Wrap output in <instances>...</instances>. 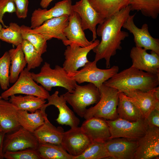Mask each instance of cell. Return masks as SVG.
I'll return each mask as SVG.
<instances>
[{
    "instance_id": "46",
    "label": "cell",
    "mask_w": 159,
    "mask_h": 159,
    "mask_svg": "<svg viewBox=\"0 0 159 159\" xmlns=\"http://www.w3.org/2000/svg\"><path fill=\"white\" fill-rule=\"evenodd\" d=\"M0 47H1V42H0Z\"/></svg>"
},
{
    "instance_id": "32",
    "label": "cell",
    "mask_w": 159,
    "mask_h": 159,
    "mask_svg": "<svg viewBox=\"0 0 159 159\" xmlns=\"http://www.w3.org/2000/svg\"><path fill=\"white\" fill-rule=\"evenodd\" d=\"M21 44L27 65V69L30 71L39 67L43 61L42 55L28 41L23 39Z\"/></svg>"
},
{
    "instance_id": "19",
    "label": "cell",
    "mask_w": 159,
    "mask_h": 159,
    "mask_svg": "<svg viewBox=\"0 0 159 159\" xmlns=\"http://www.w3.org/2000/svg\"><path fill=\"white\" fill-rule=\"evenodd\" d=\"M71 0H63L55 4L49 10L39 8L32 14L31 26L34 29L41 25L45 21L64 15H69L72 11Z\"/></svg>"
},
{
    "instance_id": "20",
    "label": "cell",
    "mask_w": 159,
    "mask_h": 159,
    "mask_svg": "<svg viewBox=\"0 0 159 159\" xmlns=\"http://www.w3.org/2000/svg\"><path fill=\"white\" fill-rule=\"evenodd\" d=\"M69 17V15L65 14L48 19L35 28L32 29L30 27L29 31L44 35L48 40L55 38L62 42L67 40L64 30L68 25Z\"/></svg>"
},
{
    "instance_id": "30",
    "label": "cell",
    "mask_w": 159,
    "mask_h": 159,
    "mask_svg": "<svg viewBox=\"0 0 159 159\" xmlns=\"http://www.w3.org/2000/svg\"><path fill=\"white\" fill-rule=\"evenodd\" d=\"M131 11H140L142 14L153 19L159 14V0H129Z\"/></svg>"
},
{
    "instance_id": "24",
    "label": "cell",
    "mask_w": 159,
    "mask_h": 159,
    "mask_svg": "<svg viewBox=\"0 0 159 159\" xmlns=\"http://www.w3.org/2000/svg\"><path fill=\"white\" fill-rule=\"evenodd\" d=\"M64 132L62 127H56L47 118L44 123L33 133L39 144L49 143L61 144Z\"/></svg>"
},
{
    "instance_id": "21",
    "label": "cell",
    "mask_w": 159,
    "mask_h": 159,
    "mask_svg": "<svg viewBox=\"0 0 159 159\" xmlns=\"http://www.w3.org/2000/svg\"><path fill=\"white\" fill-rule=\"evenodd\" d=\"M84 31L80 17L76 12L72 10L69 15L68 25L64 30L67 40L63 41V44L66 46L74 44L82 47L91 45L93 42L88 40Z\"/></svg>"
},
{
    "instance_id": "9",
    "label": "cell",
    "mask_w": 159,
    "mask_h": 159,
    "mask_svg": "<svg viewBox=\"0 0 159 159\" xmlns=\"http://www.w3.org/2000/svg\"><path fill=\"white\" fill-rule=\"evenodd\" d=\"M135 14L130 15L122 27L132 34L135 46L150 50L159 54V39L151 35L147 24H143L141 28L136 25L134 21Z\"/></svg>"
},
{
    "instance_id": "31",
    "label": "cell",
    "mask_w": 159,
    "mask_h": 159,
    "mask_svg": "<svg viewBox=\"0 0 159 159\" xmlns=\"http://www.w3.org/2000/svg\"><path fill=\"white\" fill-rule=\"evenodd\" d=\"M29 27L24 25L20 26L23 39L30 43L42 55L47 51L48 39L41 34L30 32L29 31Z\"/></svg>"
},
{
    "instance_id": "15",
    "label": "cell",
    "mask_w": 159,
    "mask_h": 159,
    "mask_svg": "<svg viewBox=\"0 0 159 159\" xmlns=\"http://www.w3.org/2000/svg\"><path fill=\"white\" fill-rule=\"evenodd\" d=\"M92 143L81 127H78L64 132L61 145L74 159L81 154Z\"/></svg>"
},
{
    "instance_id": "42",
    "label": "cell",
    "mask_w": 159,
    "mask_h": 159,
    "mask_svg": "<svg viewBox=\"0 0 159 159\" xmlns=\"http://www.w3.org/2000/svg\"><path fill=\"white\" fill-rule=\"evenodd\" d=\"M5 134L6 133L2 131H0V159L4 158L3 147Z\"/></svg>"
},
{
    "instance_id": "28",
    "label": "cell",
    "mask_w": 159,
    "mask_h": 159,
    "mask_svg": "<svg viewBox=\"0 0 159 159\" xmlns=\"http://www.w3.org/2000/svg\"><path fill=\"white\" fill-rule=\"evenodd\" d=\"M9 101L18 110H25L31 113L40 109L46 102L43 98L30 95L24 96L13 95L10 97Z\"/></svg>"
},
{
    "instance_id": "8",
    "label": "cell",
    "mask_w": 159,
    "mask_h": 159,
    "mask_svg": "<svg viewBox=\"0 0 159 159\" xmlns=\"http://www.w3.org/2000/svg\"><path fill=\"white\" fill-rule=\"evenodd\" d=\"M106 121L110 133V139L122 138L138 140L144 135L148 127L144 119L133 122L119 118Z\"/></svg>"
},
{
    "instance_id": "38",
    "label": "cell",
    "mask_w": 159,
    "mask_h": 159,
    "mask_svg": "<svg viewBox=\"0 0 159 159\" xmlns=\"http://www.w3.org/2000/svg\"><path fill=\"white\" fill-rule=\"evenodd\" d=\"M16 8L13 0H0V23L3 28L8 27L4 24L3 18L6 13L16 12Z\"/></svg>"
},
{
    "instance_id": "27",
    "label": "cell",
    "mask_w": 159,
    "mask_h": 159,
    "mask_svg": "<svg viewBox=\"0 0 159 159\" xmlns=\"http://www.w3.org/2000/svg\"><path fill=\"white\" fill-rule=\"evenodd\" d=\"M16 47L8 51L11 60L9 74L11 83L16 82L26 65L21 44Z\"/></svg>"
},
{
    "instance_id": "37",
    "label": "cell",
    "mask_w": 159,
    "mask_h": 159,
    "mask_svg": "<svg viewBox=\"0 0 159 159\" xmlns=\"http://www.w3.org/2000/svg\"><path fill=\"white\" fill-rule=\"evenodd\" d=\"M88 1L94 9L104 19L110 16V0Z\"/></svg>"
},
{
    "instance_id": "6",
    "label": "cell",
    "mask_w": 159,
    "mask_h": 159,
    "mask_svg": "<svg viewBox=\"0 0 159 159\" xmlns=\"http://www.w3.org/2000/svg\"><path fill=\"white\" fill-rule=\"evenodd\" d=\"M97 62L89 61L80 70L69 75L77 83L88 82L99 88L104 82L118 72V66L114 65L107 69L98 68Z\"/></svg>"
},
{
    "instance_id": "17",
    "label": "cell",
    "mask_w": 159,
    "mask_h": 159,
    "mask_svg": "<svg viewBox=\"0 0 159 159\" xmlns=\"http://www.w3.org/2000/svg\"><path fill=\"white\" fill-rule=\"evenodd\" d=\"M141 47H134L130 52L132 66L141 71L154 74L159 75V54Z\"/></svg>"
},
{
    "instance_id": "23",
    "label": "cell",
    "mask_w": 159,
    "mask_h": 159,
    "mask_svg": "<svg viewBox=\"0 0 159 159\" xmlns=\"http://www.w3.org/2000/svg\"><path fill=\"white\" fill-rule=\"evenodd\" d=\"M16 108L8 100L0 96V127L6 134L20 127L17 120Z\"/></svg>"
},
{
    "instance_id": "35",
    "label": "cell",
    "mask_w": 159,
    "mask_h": 159,
    "mask_svg": "<svg viewBox=\"0 0 159 159\" xmlns=\"http://www.w3.org/2000/svg\"><path fill=\"white\" fill-rule=\"evenodd\" d=\"M11 60L8 51L0 57V86L4 90L9 86L10 67Z\"/></svg>"
},
{
    "instance_id": "41",
    "label": "cell",
    "mask_w": 159,
    "mask_h": 159,
    "mask_svg": "<svg viewBox=\"0 0 159 159\" xmlns=\"http://www.w3.org/2000/svg\"><path fill=\"white\" fill-rule=\"evenodd\" d=\"M146 120L148 126L159 127V109L154 108L150 112Z\"/></svg>"
},
{
    "instance_id": "1",
    "label": "cell",
    "mask_w": 159,
    "mask_h": 159,
    "mask_svg": "<svg viewBox=\"0 0 159 159\" xmlns=\"http://www.w3.org/2000/svg\"><path fill=\"white\" fill-rule=\"evenodd\" d=\"M131 11L128 5L105 19L96 29L97 35L101 40L92 50L95 54L94 60L97 62L104 59L107 68L110 67L111 57L116 54L117 50L121 49L122 41L129 36L128 32L122 31L121 28Z\"/></svg>"
},
{
    "instance_id": "14",
    "label": "cell",
    "mask_w": 159,
    "mask_h": 159,
    "mask_svg": "<svg viewBox=\"0 0 159 159\" xmlns=\"http://www.w3.org/2000/svg\"><path fill=\"white\" fill-rule=\"evenodd\" d=\"M123 93L139 109L145 119L159 102L158 86L146 91L131 90Z\"/></svg>"
},
{
    "instance_id": "4",
    "label": "cell",
    "mask_w": 159,
    "mask_h": 159,
    "mask_svg": "<svg viewBox=\"0 0 159 159\" xmlns=\"http://www.w3.org/2000/svg\"><path fill=\"white\" fill-rule=\"evenodd\" d=\"M99 101L93 107L87 109L83 116L85 120L92 117L113 120L118 118L117 109L119 92L116 89L104 84L99 88Z\"/></svg>"
},
{
    "instance_id": "7",
    "label": "cell",
    "mask_w": 159,
    "mask_h": 159,
    "mask_svg": "<svg viewBox=\"0 0 159 159\" xmlns=\"http://www.w3.org/2000/svg\"><path fill=\"white\" fill-rule=\"evenodd\" d=\"M17 94L33 95L45 99L50 95L48 91L34 80L31 72L26 68L21 72L14 85L5 90L0 96L2 98L8 100L10 96Z\"/></svg>"
},
{
    "instance_id": "40",
    "label": "cell",
    "mask_w": 159,
    "mask_h": 159,
    "mask_svg": "<svg viewBox=\"0 0 159 159\" xmlns=\"http://www.w3.org/2000/svg\"><path fill=\"white\" fill-rule=\"evenodd\" d=\"M129 5V0H110V16Z\"/></svg>"
},
{
    "instance_id": "22",
    "label": "cell",
    "mask_w": 159,
    "mask_h": 159,
    "mask_svg": "<svg viewBox=\"0 0 159 159\" xmlns=\"http://www.w3.org/2000/svg\"><path fill=\"white\" fill-rule=\"evenodd\" d=\"M80 127L92 143H105L110 139L109 127L105 119L91 117L85 120Z\"/></svg>"
},
{
    "instance_id": "25",
    "label": "cell",
    "mask_w": 159,
    "mask_h": 159,
    "mask_svg": "<svg viewBox=\"0 0 159 159\" xmlns=\"http://www.w3.org/2000/svg\"><path fill=\"white\" fill-rule=\"evenodd\" d=\"M17 115L20 126L32 133L43 125L45 120L47 118V114L40 109L30 113L26 111L18 110Z\"/></svg>"
},
{
    "instance_id": "5",
    "label": "cell",
    "mask_w": 159,
    "mask_h": 159,
    "mask_svg": "<svg viewBox=\"0 0 159 159\" xmlns=\"http://www.w3.org/2000/svg\"><path fill=\"white\" fill-rule=\"evenodd\" d=\"M63 95L67 102L82 118L83 117L87 107L96 104L100 98L99 88L90 83L84 85L77 84L71 92H67Z\"/></svg>"
},
{
    "instance_id": "10",
    "label": "cell",
    "mask_w": 159,
    "mask_h": 159,
    "mask_svg": "<svg viewBox=\"0 0 159 159\" xmlns=\"http://www.w3.org/2000/svg\"><path fill=\"white\" fill-rule=\"evenodd\" d=\"M100 42L99 40L96 39L92 44L85 47L74 44L67 46L64 53L65 60L63 67L69 75L75 72L89 62L87 58L88 53L97 46Z\"/></svg>"
},
{
    "instance_id": "34",
    "label": "cell",
    "mask_w": 159,
    "mask_h": 159,
    "mask_svg": "<svg viewBox=\"0 0 159 159\" xmlns=\"http://www.w3.org/2000/svg\"><path fill=\"white\" fill-rule=\"evenodd\" d=\"M108 157L105 143L94 142L92 143L81 154L74 159H100Z\"/></svg>"
},
{
    "instance_id": "44",
    "label": "cell",
    "mask_w": 159,
    "mask_h": 159,
    "mask_svg": "<svg viewBox=\"0 0 159 159\" xmlns=\"http://www.w3.org/2000/svg\"><path fill=\"white\" fill-rule=\"evenodd\" d=\"M2 25H1V23H0V32L1 29L2 28Z\"/></svg>"
},
{
    "instance_id": "39",
    "label": "cell",
    "mask_w": 159,
    "mask_h": 159,
    "mask_svg": "<svg viewBox=\"0 0 159 159\" xmlns=\"http://www.w3.org/2000/svg\"><path fill=\"white\" fill-rule=\"evenodd\" d=\"M16 8V14L19 19H25L27 16L28 0H13Z\"/></svg>"
},
{
    "instance_id": "12",
    "label": "cell",
    "mask_w": 159,
    "mask_h": 159,
    "mask_svg": "<svg viewBox=\"0 0 159 159\" xmlns=\"http://www.w3.org/2000/svg\"><path fill=\"white\" fill-rule=\"evenodd\" d=\"M7 135L4 141V153L28 148L37 149L39 143L33 134L22 127Z\"/></svg>"
},
{
    "instance_id": "43",
    "label": "cell",
    "mask_w": 159,
    "mask_h": 159,
    "mask_svg": "<svg viewBox=\"0 0 159 159\" xmlns=\"http://www.w3.org/2000/svg\"><path fill=\"white\" fill-rule=\"evenodd\" d=\"M53 0H41L40 5L43 9H46L49 5L50 3Z\"/></svg>"
},
{
    "instance_id": "13",
    "label": "cell",
    "mask_w": 159,
    "mask_h": 159,
    "mask_svg": "<svg viewBox=\"0 0 159 159\" xmlns=\"http://www.w3.org/2000/svg\"><path fill=\"white\" fill-rule=\"evenodd\" d=\"M72 7L80 18L83 30L88 29L92 32V41H94L97 38L96 26L102 23L105 19L94 9L88 0H80Z\"/></svg>"
},
{
    "instance_id": "29",
    "label": "cell",
    "mask_w": 159,
    "mask_h": 159,
    "mask_svg": "<svg viewBox=\"0 0 159 159\" xmlns=\"http://www.w3.org/2000/svg\"><path fill=\"white\" fill-rule=\"evenodd\" d=\"M37 150L41 159H74L61 144L40 143Z\"/></svg>"
},
{
    "instance_id": "45",
    "label": "cell",
    "mask_w": 159,
    "mask_h": 159,
    "mask_svg": "<svg viewBox=\"0 0 159 159\" xmlns=\"http://www.w3.org/2000/svg\"><path fill=\"white\" fill-rule=\"evenodd\" d=\"M2 131V130H1V127H0V131Z\"/></svg>"
},
{
    "instance_id": "16",
    "label": "cell",
    "mask_w": 159,
    "mask_h": 159,
    "mask_svg": "<svg viewBox=\"0 0 159 159\" xmlns=\"http://www.w3.org/2000/svg\"><path fill=\"white\" fill-rule=\"evenodd\" d=\"M59 91H56L51 95H50L47 99L48 103L44 104L40 109L45 112L47 107L53 105L59 111L58 116L56 120L58 123L62 125H68L71 128L78 127L80 123V119L67 106L63 94L59 96Z\"/></svg>"
},
{
    "instance_id": "18",
    "label": "cell",
    "mask_w": 159,
    "mask_h": 159,
    "mask_svg": "<svg viewBox=\"0 0 159 159\" xmlns=\"http://www.w3.org/2000/svg\"><path fill=\"white\" fill-rule=\"evenodd\" d=\"M105 145L108 158L133 159L138 142L137 140L118 138L108 140Z\"/></svg>"
},
{
    "instance_id": "11",
    "label": "cell",
    "mask_w": 159,
    "mask_h": 159,
    "mask_svg": "<svg viewBox=\"0 0 159 159\" xmlns=\"http://www.w3.org/2000/svg\"><path fill=\"white\" fill-rule=\"evenodd\" d=\"M133 159H150L159 156V127L148 126L144 135L138 140Z\"/></svg>"
},
{
    "instance_id": "33",
    "label": "cell",
    "mask_w": 159,
    "mask_h": 159,
    "mask_svg": "<svg viewBox=\"0 0 159 159\" xmlns=\"http://www.w3.org/2000/svg\"><path fill=\"white\" fill-rule=\"evenodd\" d=\"M0 39L16 46L21 44L22 38L20 26L15 22H11L6 28H2L0 32Z\"/></svg>"
},
{
    "instance_id": "26",
    "label": "cell",
    "mask_w": 159,
    "mask_h": 159,
    "mask_svg": "<svg viewBox=\"0 0 159 159\" xmlns=\"http://www.w3.org/2000/svg\"><path fill=\"white\" fill-rule=\"evenodd\" d=\"M117 112L118 118L130 121L144 119L139 109L122 92L119 93Z\"/></svg>"
},
{
    "instance_id": "3",
    "label": "cell",
    "mask_w": 159,
    "mask_h": 159,
    "mask_svg": "<svg viewBox=\"0 0 159 159\" xmlns=\"http://www.w3.org/2000/svg\"><path fill=\"white\" fill-rule=\"evenodd\" d=\"M31 76L37 83L41 85L48 91L53 87H61L71 92L77 83L68 74L63 67L56 65L52 68L49 63L47 62L37 73L31 72Z\"/></svg>"
},
{
    "instance_id": "2",
    "label": "cell",
    "mask_w": 159,
    "mask_h": 159,
    "mask_svg": "<svg viewBox=\"0 0 159 159\" xmlns=\"http://www.w3.org/2000/svg\"><path fill=\"white\" fill-rule=\"evenodd\" d=\"M120 92L131 90L148 91L159 84V75L140 70L132 66L117 72L103 83Z\"/></svg>"
},
{
    "instance_id": "36",
    "label": "cell",
    "mask_w": 159,
    "mask_h": 159,
    "mask_svg": "<svg viewBox=\"0 0 159 159\" xmlns=\"http://www.w3.org/2000/svg\"><path fill=\"white\" fill-rule=\"evenodd\" d=\"M3 157L7 159H41L37 150L32 148L6 152L4 153Z\"/></svg>"
}]
</instances>
